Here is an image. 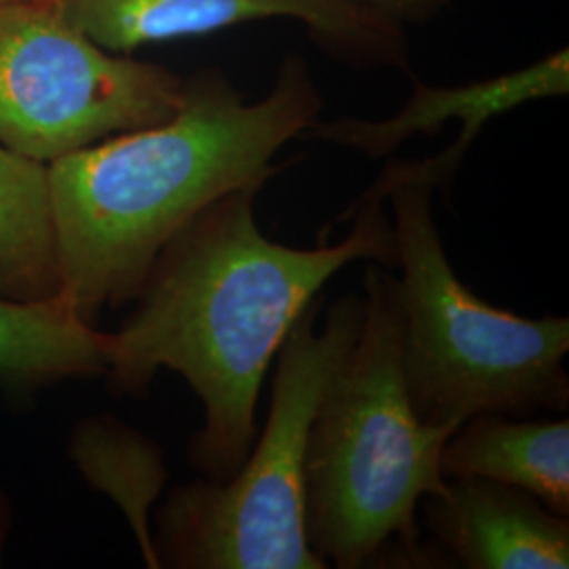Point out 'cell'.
Returning a JSON list of instances; mask_svg holds the SVG:
<instances>
[{"instance_id": "6da1fadb", "label": "cell", "mask_w": 569, "mask_h": 569, "mask_svg": "<svg viewBox=\"0 0 569 569\" xmlns=\"http://www.w3.org/2000/svg\"><path fill=\"white\" fill-rule=\"evenodd\" d=\"M262 188L207 204L164 244L136 308L112 333L108 387L142 397L161 369L180 373L203 406L188 462L228 481L258 439L256 407L284 333L345 266H399L385 197L367 190L348 209L345 241L298 249L268 239L256 222Z\"/></svg>"}, {"instance_id": "7a4b0ae2", "label": "cell", "mask_w": 569, "mask_h": 569, "mask_svg": "<svg viewBox=\"0 0 569 569\" xmlns=\"http://www.w3.org/2000/svg\"><path fill=\"white\" fill-rule=\"evenodd\" d=\"M323 103L296 53L258 102L222 70L203 68L183 79L167 121L49 163L61 298L91 326L133 302L173 234L228 192L264 188L289 164H274L279 150L321 119Z\"/></svg>"}, {"instance_id": "3957f363", "label": "cell", "mask_w": 569, "mask_h": 569, "mask_svg": "<svg viewBox=\"0 0 569 569\" xmlns=\"http://www.w3.org/2000/svg\"><path fill=\"white\" fill-rule=\"evenodd\" d=\"M366 317L315 411L305 458L308 547L338 569L451 568L425 547L420 502L446 489L451 430L425 427L407 399L403 312L390 268H366Z\"/></svg>"}, {"instance_id": "277c9868", "label": "cell", "mask_w": 569, "mask_h": 569, "mask_svg": "<svg viewBox=\"0 0 569 569\" xmlns=\"http://www.w3.org/2000/svg\"><path fill=\"white\" fill-rule=\"evenodd\" d=\"M465 157L449 143L425 161H390L369 188L392 204L407 399L425 427L451 432L481 413L531 418L569 403L568 317L488 305L449 264L432 197L449 190Z\"/></svg>"}, {"instance_id": "5b68a950", "label": "cell", "mask_w": 569, "mask_h": 569, "mask_svg": "<svg viewBox=\"0 0 569 569\" xmlns=\"http://www.w3.org/2000/svg\"><path fill=\"white\" fill-rule=\"evenodd\" d=\"M321 308L317 296L284 333L268 418L239 472L171 489L157 510V568H329L306 540V446L319 399L359 338L366 298L346 293L317 327Z\"/></svg>"}, {"instance_id": "8992f818", "label": "cell", "mask_w": 569, "mask_h": 569, "mask_svg": "<svg viewBox=\"0 0 569 569\" xmlns=\"http://www.w3.org/2000/svg\"><path fill=\"white\" fill-rule=\"evenodd\" d=\"M182 93V77L103 49L56 2L0 4V143L13 152L53 163L167 121Z\"/></svg>"}, {"instance_id": "52a82bcc", "label": "cell", "mask_w": 569, "mask_h": 569, "mask_svg": "<svg viewBox=\"0 0 569 569\" xmlns=\"http://www.w3.org/2000/svg\"><path fill=\"white\" fill-rule=\"evenodd\" d=\"M61 16L114 53L213 34L244 21L296 20L323 51L413 79L403 26L359 0H56Z\"/></svg>"}, {"instance_id": "ba28073f", "label": "cell", "mask_w": 569, "mask_h": 569, "mask_svg": "<svg viewBox=\"0 0 569 569\" xmlns=\"http://www.w3.org/2000/svg\"><path fill=\"white\" fill-rule=\"evenodd\" d=\"M425 523L456 566L468 569L569 568V519L526 489L481 477L446 479L422 502Z\"/></svg>"}, {"instance_id": "9c48e42d", "label": "cell", "mask_w": 569, "mask_h": 569, "mask_svg": "<svg viewBox=\"0 0 569 569\" xmlns=\"http://www.w3.org/2000/svg\"><path fill=\"white\" fill-rule=\"evenodd\" d=\"M568 91L569 51L561 49L526 68L486 81L432 87L413 79V93L395 117L382 121L355 117L327 122L319 119L302 138L338 143L359 150L369 159H382L418 133L435 136L449 121H460L462 129L456 142L470 148L491 119L533 100L568 96Z\"/></svg>"}, {"instance_id": "30bf717a", "label": "cell", "mask_w": 569, "mask_h": 569, "mask_svg": "<svg viewBox=\"0 0 569 569\" xmlns=\"http://www.w3.org/2000/svg\"><path fill=\"white\" fill-rule=\"evenodd\" d=\"M443 479L481 477L526 489L547 509L569 517V422L505 413L472 416L441 449Z\"/></svg>"}, {"instance_id": "8fae6325", "label": "cell", "mask_w": 569, "mask_h": 569, "mask_svg": "<svg viewBox=\"0 0 569 569\" xmlns=\"http://www.w3.org/2000/svg\"><path fill=\"white\" fill-rule=\"evenodd\" d=\"M112 333L87 323L63 298L0 296V388L34 392L63 380L106 376Z\"/></svg>"}, {"instance_id": "7c38bea8", "label": "cell", "mask_w": 569, "mask_h": 569, "mask_svg": "<svg viewBox=\"0 0 569 569\" xmlns=\"http://www.w3.org/2000/svg\"><path fill=\"white\" fill-rule=\"evenodd\" d=\"M0 296L61 298L60 253L49 164L0 143Z\"/></svg>"}, {"instance_id": "4fadbf2b", "label": "cell", "mask_w": 569, "mask_h": 569, "mask_svg": "<svg viewBox=\"0 0 569 569\" xmlns=\"http://www.w3.org/2000/svg\"><path fill=\"white\" fill-rule=\"evenodd\" d=\"M72 458L84 479L121 507L140 540L143 559L157 568L148 512L167 479L161 449L112 416H96L74 430Z\"/></svg>"}, {"instance_id": "5bb4252c", "label": "cell", "mask_w": 569, "mask_h": 569, "mask_svg": "<svg viewBox=\"0 0 569 569\" xmlns=\"http://www.w3.org/2000/svg\"><path fill=\"white\" fill-rule=\"evenodd\" d=\"M369 9L378 11L387 20L395 21L403 28L425 26L437 20L451 4V0H359Z\"/></svg>"}, {"instance_id": "9a60e30c", "label": "cell", "mask_w": 569, "mask_h": 569, "mask_svg": "<svg viewBox=\"0 0 569 569\" xmlns=\"http://www.w3.org/2000/svg\"><path fill=\"white\" fill-rule=\"evenodd\" d=\"M9 528H11V505H9V498L0 491V566H2V552H4Z\"/></svg>"}, {"instance_id": "2e32d148", "label": "cell", "mask_w": 569, "mask_h": 569, "mask_svg": "<svg viewBox=\"0 0 569 569\" xmlns=\"http://www.w3.org/2000/svg\"><path fill=\"white\" fill-rule=\"evenodd\" d=\"M13 2H56V0H0V4H13Z\"/></svg>"}]
</instances>
